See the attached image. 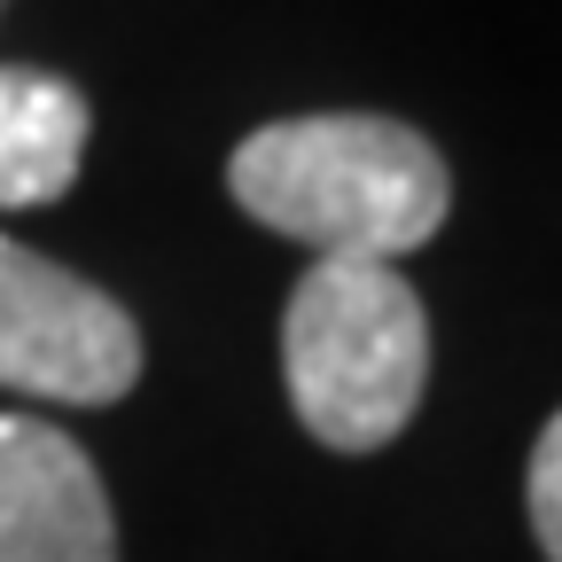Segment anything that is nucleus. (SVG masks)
<instances>
[{
    "label": "nucleus",
    "mask_w": 562,
    "mask_h": 562,
    "mask_svg": "<svg viewBox=\"0 0 562 562\" xmlns=\"http://www.w3.org/2000/svg\"><path fill=\"white\" fill-rule=\"evenodd\" d=\"M227 188L258 227L305 243L313 258H375V266L422 250L453 203L446 157L414 125L368 110L258 125L227 165Z\"/></svg>",
    "instance_id": "1"
},
{
    "label": "nucleus",
    "mask_w": 562,
    "mask_h": 562,
    "mask_svg": "<svg viewBox=\"0 0 562 562\" xmlns=\"http://www.w3.org/2000/svg\"><path fill=\"white\" fill-rule=\"evenodd\" d=\"M281 375L297 422L336 453L391 446L430 383V313L398 266L313 258L281 313Z\"/></svg>",
    "instance_id": "2"
},
{
    "label": "nucleus",
    "mask_w": 562,
    "mask_h": 562,
    "mask_svg": "<svg viewBox=\"0 0 562 562\" xmlns=\"http://www.w3.org/2000/svg\"><path fill=\"white\" fill-rule=\"evenodd\" d=\"M0 383L55 406H110L140 383V328L94 281L0 235Z\"/></svg>",
    "instance_id": "3"
},
{
    "label": "nucleus",
    "mask_w": 562,
    "mask_h": 562,
    "mask_svg": "<svg viewBox=\"0 0 562 562\" xmlns=\"http://www.w3.org/2000/svg\"><path fill=\"white\" fill-rule=\"evenodd\" d=\"M0 562H117L94 461L32 414H0Z\"/></svg>",
    "instance_id": "4"
},
{
    "label": "nucleus",
    "mask_w": 562,
    "mask_h": 562,
    "mask_svg": "<svg viewBox=\"0 0 562 562\" xmlns=\"http://www.w3.org/2000/svg\"><path fill=\"white\" fill-rule=\"evenodd\" d=\"M87 94L32 63H0V211L55 203L87 157Z\"/></svg>",
    "instance_id": "5"
},
{
    "label": "nucleus",
    "mask_w": 562,
    "mask_h": 562,
    "mask_svg": "<svg viewBox=\"0 0 562 562\" xmlns=\"http://www.w3.org/2000/svg\"><path fill=\"white\" fill-rule=\"evenodd\" d=\"M524 508H531V539L547 547V562H562V414L531 446V476H524Z\"/></svg>",
    "instance_id": "6"
}]
</instances>
